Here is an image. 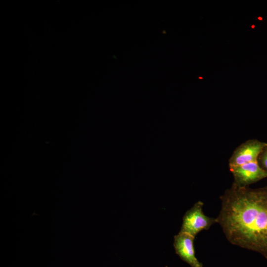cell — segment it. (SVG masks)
I'll return each instance as SVG.
<instances>
[{
	"instance_id": "1",
	"label": "cell",
	"mask_w": 267,
	"mask_h": 267,
	"mask_svg": "<svg viewBox=\"0 0 267 267\" xmlns=\"http://www.w3.org/2000/svg\"><path fill=\"white\" fill-rule=\"evenodd\" d=\"M220 198L216 219L228 242L267 259V186L252 188L232 184Z\"/></svg>"
},
{
	"instance_id": "2",
	"label": "cell",
	"mask_w": 267,
	"mask_h": 267,
	"mask_svg": "<svg viewBox=\"0 0 267 267\" xmlns=\"http://www.w3.org/2000/svg\"><path fill=\"white\" fill-rule=\"evenodd\" d=\"M203 202L198 201L184 215L179 232L187 233L194 237L204 230H208L217 223L216 218L209 217L203 211Z\"/></svg>"
},
{
	"instance_id": "3",
	"label": "cell",
	"mask_w": 267,
	"mask_h": 267,
	"mask_svg": "<svg viewBox=\"0 0 267 267\" xmlns=\"http://www.w3.org/2000/svg\"><path fill=\"white\" fill-rule=\"evenodd\" d=\"M229 168L234 179L232 184L237 187H247L267 178V172L260 166L258 161Z\"/></svg>"
},
{
	"instance_id": "4",
	"label": "cell",
	"mask_w": 267,
	"mask_h": 267,
	"mask_svg": "<svg viewBox=\"0 0 267 267\" xmlns=\"http://www.w3.org/2000/svg\"><path fill=\"white\" fill-rule=\"evenodd\" d=\"M267 144V142L257 139L244 141L233 151L228 160L229 168L257 161L260 153Z\"/></svg>"
},
{
	"instance_id": "5",
	"label": "cell",
	"mask_w": 267,
	"mask_h": 267,
	"mask_svg": "<svg viewBox=\"0 0 267 267\" xmlns=\"http://www.w3.org/2000/svg\"><path fill=\"white\" fill-rule=\"evenodd\" d=\"M194 238L187 233L179 232L174 236V247L176 254L191 267H203L195 255Z\"/></svg>"
},
{
	"instance_id": "6",
	"label": "cell",
	"mask_w": 267,
	"mask_h": 267,
	"mask_svg": "<svg viewBox=\"0 0 267 267\" xmlns=\"http://www.w3.org/2000/svg\"><path fill=\"white\" fill-rule=\"evenodd\" d=\"M257 161L260 166L267 172V144L260 153Z\"/></svg>"
},
{
	"instance_id": "7",
	"label": "cell",
	"mask_w": 267,
	"mask_h": 267,
	"mask_svg": "<svg viewBox=\"0 0 267 267\" xmlns=\"http://www.w3.org/2000/svg\"><path fill=\"white\" fill-rule=\"evenodd\" d=\"M165 267H168L167 266H166Z\"/></svg>"
}]
</instances>
